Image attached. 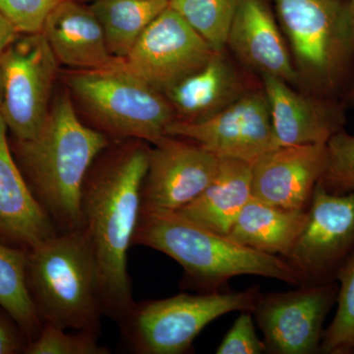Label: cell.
<instances>
[{
	"mask_svg": "<svg viewBox=\"0 0 354 354\" xmlns=\"http://www.w3.org/2000/svg\"><path fill=\"white\" fill-rule=\"evenodd\" d=\"M149 149L136 144L88 171L82 194L83 227L90 237L102 313L118 321L134 304L127 269L142 211Z\"/></svg>",
	"mask_w": 354,
	"mask_h": 354,
	"instance_id": "obj_1",
	"label": "cell"
},
{
	"mask_svg": "<svg viewBox=\"0 0 354 354\" xmlns=\"http://www.w3.org/2000/svg\"><path fill=\"white\" fill-rule=\"evenodd\" d=\"M109 139L86 127L68 95L58 97L31 139L15 140L14 157L58 232L83 228L84 183Z\"/></svg>",
	"mask_w": 354,
	"mask_h": 354,
	"instance_id": "obj_2",
	"label": "cell"
},
{
	"mask_svg": "<svg viewBox=\"0 0 354 354\" xmlns=\"http://www.w3.org/2000/svg\"><path fill=\"white\" fill-rule=\"evenodd\" d=\"M133 244L169 256L206 292L220 290L241 274L304 285L301 274L285 258L254 250L177 211H141Z\"/></svg>",
	"mask_w": 354,
	"mask_h": 354,
	"instance_id": "obj_3",
	"label": "cell"
},
{
	"mask_svg": "<svg viewBox=\"0 0 354 354\" xmlns=\"http://www.w3.org/2000/svg\"><path fill=\"white\" fill-rule=\"evenodd\" d=\"M27 278L44 324L100 334L104 313L94 251L85 228L58 232L29 249Z\"/></svg>",
	"mask_w": 354,
	"mask_h": 354,
	"instance_id": "obj_4",
	"label": "cell"
},
{
	"mask_svg": "<svg viewBox=\"0 0 354 354\" xmlns=\"http://www.w3.org/2000/svg\"><path fill=\"white\" fill-rule=\"evenodd\" d=\"M259 288L180 293L165 299L134 302L120 320L127 346L139 354H183L209 323L234 311H252Z\"/></svg>",
	"mask_w": 354,
	"mask_h": 354,
	"instance_id": "obj_5",
	"label": "cell"
},
{
	"mask_svg": "<svg viewBox=\"0 0 354 354\" xmlns=\"http://www.w3.org/2000/svg\"><path fill=\"white\" fill-rule=\"evenodd\" d=\"M68 84L95 122L116 136L156 145L176 120L167 97L123 68L121 59L111 68L78 70Z\"/></svg>",
	"mask_w": 354,
	"mask_h": 354,
	"instance_id": "obj_6",
	"label": "cell"
},
{
	"mask_svg": "<svg viewBox=\"0 0 354 354\" xmlns=\"http://www.w3.org/2000/svg\"><path fill=\"white\" fill-rule=\"evenodd\" d=\"M302 73L333 92L354 59V23L346 0H274Z\"/></svg>",
	"mask_w": 354,
	"mask_h": 354,
	"instance_id": "obj_7",
	"label": "cell"
},
{
	"mask_svg": "<svg viewBox=\"0 0 354 354\" xmlns=\"http://www.w3.org/2000/svg\"><path fill=\"white\" fill-rule=\"evenodd\" d=\"M57 62L41 32L18 37L0 55L3 78L0 114L15 140L32 138L44 124Z\"/></svg>",
	"mask_w": 354,
	"mask_h": 354,
	"instance_id": "obj_8",
	"label": "cell"
},
{
	"mask_svg": "<svg viewBox=\"0 0 354 354\" xmlns=\"http://www.w3.org/2000/svg\"><path fill=\"white\" fill-rule=\"evenodd\" d=\"M354 252V191L332 194L317 184L308 218L285 259L304 285L334 283L337 272Z\"/></svg>",
	"mask_w": 354,
	"mask_h": 354,
	"instance_id": "obj_9",
	"label": "cell"
},
{
	"mask_svg": "<svg viewBox=\"0 0 354 354\" xmlns=\"http://www.w3.org/2000/svg\"><path fill=\"white\" fill-rule=\"evenodd\" d=\"M216 51L171 6L147 27L121 66L158 92L208 64Z\"/></svg>",
	"mask_w": 354,
	"mask_h": 354,
	"instance_id": "obj_10",
	"label": "cell"
},
{
	"mask_svg": "<svg viewBox=\"0 0 354 354\" xmlns=\"http://www.w3.org/2000/svg\"><path fill=\"white\" fill-rule=\"evenodd\" d=\"M337 290L334 281L260 295L251 312L264 335L267 353H320L324 323L337 302Z\"/></svg>",
	"mask_w": 354,
	"mask_h": 354,
	"instance_id": "obj_11",
	"label": "cell"
},
{
	"mask_svg": "<svg viewBox=\"0 0 354 354\" xmlns=\"http://www.w3.org/2000/svg\"><path fill=\"white\" fill-rule=\"evenodd\" d=\"M165 135L190 140L218 158L251 164L279 148L267 97L259 92H247L207 120H174L165 128Z\"/></svg>",
	"mask_w": 354,
	"mask_h": 354,
	"instance_id": "obj_12",
	"label": "cell"
},
{
	"mask_svg": "<svg viewBox=\"0 0 354 354\" xmlns=\"http://www.w3.org/2000/svg\"><path fill=\"white\" fill-rule=\"evenodd\" d=\"M155 146L148 151L142 211H178L214 180L220 158L194 142L167 135Z\"/></svg>",
	"mask_w": 354,
	"mask_h": 354,
	"instance_id": "obj_13",
	"label": "cell"
},
{
	"mask_svg": "<svg viewBox=\"0 0 354 354\" xmlns=\"http://www.w3.org/2000/svg\"><path fill=\"white\" fill-rule=\"evenodd\" d=\"M326 164V144L279 147L254 162L252 196L279 208L308 211Z\"/></svg>",
	"mask_w": 354,
	"mask_h": 354,
	"instance_id": "obj_14",
	"label": "cell"
},
{
	"mask_svg": "<svg viewBox=\"0 0 354 354\" xmlns=\"http://www.w3.org/2000/svg\"><path fill=\"white\" fill-rule=\"evenodd\" d=\"M263 82L279 147L327 144L344 129L346 118L339 102L298 94L278 77L263 75Z\"/></svg>",
	"mask_w": 354,
	"mask_h": 354,
	"instance_id": "obj_15",
	"label": "cell"
},
{
	"mask_svg": "<svg viewBox=\"0 0 354 354\" xmlns=\"http://www.w3.org/2000/svg\"><path fill=\"white\" fill-rule=\"evenodd\" d=\"M7 130L0 114V241L31 249L59 232L23 176Z\"/></svg>",
	"mask_w": 354,
	"mask_h": 354,
	"instance_id": "obj_16",
	"label": "cell"
},
{
	"mask_svg": "<svg viewBox=\"0 0 354 354\" xmlns=\"http://www.w3.org/2000/svg\"><path fill=\"white\" fill-rule=\"evenodd\" d=\"M227 44L242 62L262 75L297 83V71L285 41L262 0H239Z\"/></svg>",
	"mask_w": 354,
	"mask_h": 354,
	"instance_id": "obj_17",
	"label": "cell"
},
{
	"mask_svg": "<svg viewBox=\"0 0 354 354\" xmlns=\"http://www.w3.org/2000/svg\"><path fill=\"white\" fill-rule=\"evenodd\" d=\"M58 62L78 70L113 67L120 58L109 53L101 23L91 9L64 0L46 17L43 30Z\"/></svg>",
	"mask_w": 354,
	"mask_h": 354,
	"instance_id": "obj_18",
	"label": "cell"
},
{
	"mask_svg": "<svg viewBox=\"0 0 354 354\" xmlns=\"http://www.w3.org/2000/svg\"><path fill=\"white\" fill-rule=\"evenodd\" d=\"M246 93L237 72L221 53H216L208 64L165 95L171 102L176 120L196 122L220 113Z\"/></svg>",
	"mask_w": 354,
	"mask_h": 354,
	"instance_id": "obj_19",
	"label": "cell"
},
{
	"mask_svg": "<svg viewBox=\"0 0 354 354\" xmlns=\"http://www.w3.org/2000/svg\"><path fill=\"white\" fill-rule=\"evenodd\" d=\"M252 174L251 162L220 158L214 180L199 196L177 212L213 232L227 234L253 197Z\"/></svg>",
	"mask_w": 354,
	"mask_h": 354,
	"instance_id": "obj_20",
	"label": "cell"
},
{
	"mask_svg": "<svg viewBox=\"0 0 354 354\" xmlns=\"http://www.w3.org/2000/svg\"><path fill=\"white\" fill-rule=\"evenodd\" d=\"M307 218L308 211L279 208L252 197L227 235L254 250L286 258L304 232Z\"/></svg>",
	"mask_w": 354,
	"mask_h": 354,
	"instance_id": "obj_21",
	"label": "cell"
},
{
	"mask_svg": "<svg viewBox=\"0 0 354 354\" xmlns=\"http://www.w3.org/2000/svg\"><path fill=\"white\" fill-rule=\"evenodd\" d=\"M169 0H95L91 10L101 23L109 53L123 59Z\"/></svg>",
	"mask_w": 354,
	"mask_h": 354,
	"instance_id": "obj_22",
	"label": "cell"
},
{
	"mask_svg": "<svg viewBox=\"0 0 354 354\" xmlns=\"http://www.w3.org/2000/svg\"><path fill=\"white\" fill-rule=\"evenodd\" d=\"M28 250L0 241V308L18 324L30 342L36 339L44 323L28 285Z\"/></svg>",
	"mask_w": 354,
	"mask_h": 354,
	"instance_id": "obj_23",
	"label": "cell"
},
{
	"mask_svg": "<svg viewBox=\"0 0 354 354\" xmlns=\"http://www.w3.org/2000/svg\"><path fill=\"white\" fill-rule=\"evenodd\" d=\"M239 0H171L169 6L199 34L216 53L227 44Z\"/></svg>",
	"mask_w": 354,
	"mask_h": 354,
	"instance_id": "obj_24",
	"label": "cell"
},
{
	"mask_svg": "<svg viewBox=\"0 0 354 354\" xmlns=\"http://www.w3.org/2000/svg\"><path fill=\"white\" fill-rule=\"evenodd\" d=\"M337 310L324 330L320 353L354 354V252L337 272Z\"/></svg>",
	"mask_w": 354,
	"mask_h": 354,
	"instance_id": "obj_25",
	"label": "cell"
},
{
	"mask_svg": "<svg viewBox=\"0 0 354 354\" xmlns=\"http://www.w3.org/2000/svg\"><path fill=\"white\" fill-rule=\"evenodd\" d=\"M326 149L327 164L319 183L332 194L354 191V135L339 130L330 137Z\"/></svg>",
	"mask_w": 354,
	"mask_h": 354,
	"instance_id": "obj_26",
	"label": "cell"
},
{
	"mask_svg": "<svg viewBox=\"0 0 354 354\" xmlns=\"http://www.w3.org/2000/svg\"><path fill=\"white\" fill-rule=\"evenodd\" d=\"M62 329L44 324L36 339L28 344L26 354H109L111 351L100 346L97 334L84 330Z\"/></svg>",
	"mask_w": 354,
	"mask_h": 354,
	"instance_id": "obj_27",
	"label": "cell"
},
{
	"mask_svg": "<svg viewBox=\"0 0 354 354\" xmlns=\"http://www.w3.org/2000/svg\"><path fill=\"white\" fill-rule=\"evenodd\" d=\"M64 0H0V13L20 34L41 32L48 14Z\"/></svg>",
	"mask_w": 354,
	"mask_h": 354,
	"instance_id": "obj_28",
	"label": "cell"
},
{
	"mask_svg": "<svg viewBox=\"0 0 354 354\" xmlns=\"http://www.w3.org/2000/svg\"><path fill=\"white\" fill-rule=\"evenodd\" d=\"M267 353L265 342L256 334L253 319L243 311L216 348L218 354H261Z\"/></svg>",
	"mask_w": 354,
	"mask_h": 354,
	"instance_id": "obj_29",
	"label": "cell"
},
{
	"mask_svg": "<svg viewBox=\"0 0 354 354\" xmlns=\"http://www.w3.org/2000/svg\"><path fill=\"white\" fill-rule=\"evenodd\" d=\"M29 339L18 324L0 308V354L24 353Z\"/></svg>",
	"mask_w": 354,
	"mask_h": 354,
	"instance_id": "obj_30",
	"label": "cell"
},
{
	"mask_svg": "<svg viewBox=\"0 0 354 354\" xmlns=\"http://www.w3.org/2000/svg\"><path fill=\"white\" fill-rule=\"evenodd\" d=\"M19 34L15 26L0 13V55L9 44L19 37Z\"/></svg>",
	"mask_w": 354,
	"mask_h": 354,
	"instance_id": "obj_31",
	"label": "cell"
},
{
	"mask_svg": "<svg viewBox=\"0 0 354 354\" xmlns=\"http://www.w3.org/2000/svg\"><path fill=\"white\" fill-rule=\"evenodd\" d=\"M346 97L348 101L353 102L354 104V82L351 84V87L346 91Z\"/></svg>",
	"mask_w": 354,
	"mask_h": 354,
	"instance_id": "obj_32",
	"label": "cell"
},
{
	"mask_svg": "<svg viewBox=\"0 0 354 354\" xmlns=\"http://www.w3.org/2000/svg\"><path fill=\"white\" fill-rule=\"evenodd\" d=\"M2 100H3V78H2L1 65H0V108H1Z\"/></svg>",
	"mask_w": 354,
	"mask_h": 354,
	"instance_id": "obj_33",
	"label": "cell"
},
{
	"mask_svg": "<svg viewBox=\"0 0 354 354\" xmlns=\"http://www.w3.org/2000/svg\"><path fill=\"white\" fill-rule=\"evenodd\" d=\"M348 1L349 10H351V16H353V20L354 23V0H346Z\"/></svg>",
	"mask_w": 354,
	"mask_h": 354,
	"instance_id": "obj_34",
	"label": "cell"
},
{
	"mask_svg": "<svg viewBox=\"0 0 354 354\" xmlns=\"http://www.w3.org/2000/svg\"><path fill=\"white\" fill-rule=\"evenodd\" d=\"M84 1H91V0H84Z\"/></svg>",
	"mask_w": 354,
	"mask_h": 354,
	"instance_id": "obj_35",
	"label": "cell"
},
{
	"mask_svg": "<svg viewBox=\"0 0 354 354\" xmlns=\"http://www.w3.org/2000/svg\"><path fill=\"white\" fill-rule=\"evenodd\" d=\"M169 1H171V0H169Z\"/></svg>",
	"mask_w": 354,
	"mask_h": 354,
	"instance_id": "obj_36",
	"label": "cell"
}]
</instances>
